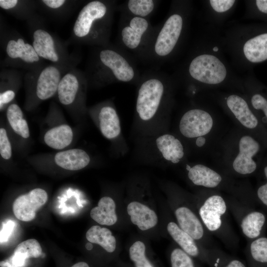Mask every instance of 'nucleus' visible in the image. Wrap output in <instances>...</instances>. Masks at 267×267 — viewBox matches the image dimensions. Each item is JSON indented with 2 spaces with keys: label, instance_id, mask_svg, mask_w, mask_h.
<instances>
[{
  "label": "nucleus",
  "instance_id": "c9c22d12",
  "mask_svg": "<svg viewBox=\"0 0 267 267\" xmlns=\"http://www.w3.org/2000/svg\"><path fill=\"white\" fill-rule=\"evenodd\" d=\"M0 154L5 160L9 159L12 155V148L6 130L0 129Z\"/></svg>",
  "mask_w": 267,
  "mask_h": 267
},
{
  "label": "nucleus",
  "instance_id": "f03ea898",
  "mask_svg": "<svg viewBox=\"0 0 267 267\" xmlns=\"http://www.w3.org/2000/svg\"><path fill=\"white\" fill-rule=\"evenodd\" d=\"M88 83H135L140 78L132 59L119 46H96L85 73Z\"/></svg>",
  "mask_w": 267,
  "mask_h": 267
},
{
  "label": "nucleus",
  "instance_id": "7ed1b4c3",
  "mask_svg": "<svg viewBox=\"0 0 267 267\" xmlns=\"http://www.w3.org/2000/svg\"><path fill=\"white\" fill-rule=\"evenodd\" d=\"M114 1L93 0L81 9L73 28V37L78 42L95 46L109 44L116 8Z\"/></svg>",
  "mask_w": 267,
  "mask_h": 267
},
{
  "label": "nucleus",
  "instance_id": "c85d7f7f",
  "mask_svg": "<svg viewBox=\"0 0 267 267\" xmlns=\"http://www.w3.org/2000/svg\"><path fill=\"white\" fill-rule=\"evenodd\" d=\"M8 122L14 132L24 138L30 136V131L27 121L23 118V112L18 105L11 104L6 109Z\"/></svg>",
  "mask_w": 267,
  "mask_h": 267
},
{
  "label": "nucleus",
  "instance_id": "0eeeda50",
  "mask_svg": "<svg viewBox=\"0 0 267 267\" xmlns=\"http://www.w3.org/2000/svg\"><path fill=\"white\" fill-rule=\"evenodd\" d=\"M154 29L149 19L122 13L118 35L119 47L136 53L141 57Z\"/></svg>",
  "mask_w": 267,
  "mask_h": 267
},
{
  "label": "nucleus",
  "instance_id": "5701e85b",
  "mask_svg": "<svg viewBox=\"0 0 267 267\" xmlns=\"http://www.w3.org/2000/svg\"><path fill=\"white\" fill-rule=\"evenodd\" d=\"M116 205L114 200L108 196L102 197L97 206L90 212L92 219L101 225H112L117 221Z\"/></svg>",
  "mask_w": 267,
  "mask_h": 267
},
{
  "label": "nucleus",
  "instance_id": "bb28decb",
  "mask_svg": "<svg viewBox=\"0 0 267 267\" xmlns=\"http://www.w3.org/2000/svg\"><path fill=\"white\" fill-rule=\"evenodd\" d=\"M159 1L154 0H129L121 6L122 13L149 19L157 8Z\"/></svg>",
  "mask_w": 267,
  "mask_h": 267
},
{
  "label": "nucleus",
  "instance_id": "a19ab883",
  "mask_svg": "<svg viewBox=\"0 0 267 267\" xmlns=\"http://www.w3.org/2000/svg\"><path fill=\"white\" fill-rule=\"evenodd\" d=\"M13 226V225L12 222L7 223L6 225L5 224V227L3 228L0 234L1 238L2 237V240L5 239L6 237H8L11 233Z\"/></svg>",
  "mask_w": 267,
  "mask_h": 267
},
{
  "label": "nucleus",
  "instance_id": "6ab92c4d",
  "mask_svg": "<svg viewBox=\"0 0 267 267\" xmlns=\"http://www.w3.org/2000/svg\"><path fill=\"white\" fill-rule=\"evenodd\" d=\"M54 160L59 167L69 171H78L87 167L90 163L89 155L85 150L75 148L57 152Z\"/></svg>",
  "mask_w": 267,
  "mask_h": 267
},
{
  "label": "nucleus",
  "instance_id": "f3484780",
  "mask_svg": "<svg viewBox=\"0 0 267 267\" xmlns=\"http://www.w3.org/2000/svg\"><path fill=\"white\" fill-rule=\"evenodd\" d=\"M239 149V153L233 162V170L242 175L253 173L257 165L252 157L259 149V143L250 136L245 135L240 139Z\"/></svg>",
  "mask_w": 267,
  "mask_h": 267
},
{
  "label": "nucleus",
  "instance_id": "72a5a7b5",
  "mask_svg": "<svg viewBox=\"0 0 267 267\" xmlns=\"http://www.w3.org/2000/svg\"><path fill=\"white\" fill-rule=\"evenodd\" d=\"M170 261L172 267H197L192 257L180 247L172 250Z\"/></svg>",
  "mask_w": 267,
  "mask_h": 267
},
{
  "label": "nucleus",
  "instance_id": "9d476101",
  "mask_svg": "<svg viewBox=\"0 0 267 267\" xmlns=\"http://www.w3.org/2000/svg\"><path fill=\"white\" fill-rule=\"evenodd\" d=\"M32 45L41 59L58 66H74L65 46L46 30L39 28L33 32Z\"/></svg>",
  "mask_w": 267,
  "mask_h": 267
},
{
  "label": "nucleus",
  "instance_id": "ea45409f",
  "mask_svg": "<svg viewBox=\"0 0 267 267\" xmlns=\"http://www.w3.org/2000/svg\"><path fill=\"white\" fill-rule=\"evenodd\" d=\"M264 172L267 179V166L265 168ZM257 194L259 200L267 206V182L258 188Z\"/></svg>",
  "mask_w": 267,
  "mask_h": 267
},
{
  "label": "nucleus",
  "instance_id": "58836bf2",
  "mask_svg": "<svg viewBox=\"0 0 267 267\" xmlns=\"http://www.w3.org/2000/svg\"><path fill=\"white\" fill-rule=\"evenodd\" d=\"M15 91L14 90H5L0 93V108L12 101L15 97Z\"/></svg>",
  "mask_w": 267,
  "mask_h": 267
},
{
  "label": "nucleus",
  "instance_id": "49530a36",
  "mask_svg": "<svg viewBox=\"0 0 267 267\" xmlns=\"http://www.w3.org/2000/svg\"><path fill=\"white\" fill-rule=\"evenodd\" d=\"M86 248L87 250H90L92 248V245L89 243H87L86 245Z\"/></svg>",
  "mask_w": 267,
  "mask_h": 267
},
{
  "label": "nucleus",
  "instance_id": "7c9ffc66",
  "mask_svg": "<svg viewBox=\"0 0 267 267\" xmlns=\"http://www.w3.org/2000/svg\"><path fill=\"white\" fill-rule=\"evenodd\" d=\"M0 7L19 17L30 18L35 7L34 2L18 0H0Z\"/></svg>",
  "mask_w": 267,
  "mask_h": 267
},
{
  "label": "nucleus",
  "instance_id": "1a4fd4ad",
  "mask_svg": "<svg viewBox=\"0 0 267 267\" xmlns=\"http://www.w3.org/2000/svg\"><path fill=\"white\" fill-rule=\"evenodd\" d=\"M74 66H61L50 64L30 71L25 75V81L34 88L38 100L50 98L57 93L60 81L64 75Z\"/></svg>",
  "mask_w": 267,
  "mask_h": 267
},
{
  "label": "nucleus",
  "instance_id": "6e6552de",
  "mask_svg": "<svg viewBox=\"0 0 267 267\" xmlns=\"http://www.w3.org/2000/svg\"><path fill=\"white\" fill-rule=\"evenodd\" d=\"M102 135L114 143L121 155L128 151V146L123 135L120 117L114 104L105 101L90 109Z\"/></svg>",
  "mask_w": 267,
  "mask_h": 267
},
{
  "label": "nucleus",
  "instance_id": "393cba45",
  "mask_svg": "<svg viewBox=\"0 0 267 267\" xmlns=\"http://www.w3.org/2000/svg\"><path fill=\"white\" fill-rule=\"evenodd\" d=\"M42 254V247L35 239H29L19 244L11 258L12 265L21 267L25 265L27 259L38 258Z\"/></svg>",
  "mask_w": 267,
  "mask_h": 267
},
{
  "label": "nucleus",
  "instance_id": "37998d69",
  "mask_svg": "<svg viewBox=\"0 0 267 267\" xmlns=\"http://www.w3.org/2000/svg\"><path fill=\"white\" fill-rule=\"evenodd\" d=\"M205 142L206 139L203 136H200L197 137L196 141V144L198 147L203 146L205 144Z\"/></svg>",
  "mask_w": 267,
  "mask_h": 267
},
{
  "label": "nucleus",
  "instance_id": "2eb2a0df",
  "mask_svg": "<svg viewBox=\"0 0 267 267\" xmlns=\"http://www.w3.org/2000/svg\"><path fill=\"white\" fill-rule=\"evenodd\" d=\"M213 121L207 112L198 109L188 110L181 117L179 130L182 135L195 138L207 134L213 126Z\"/></svg>",
  "mask_w": 267,
  "mask_h": 267
},
{
  "label": "nucleus",
  "instance_id": "4be33fe9",
  "mask_svg": "<svg viewBox=\"0 0 267 267\" xmlns=\"http://www.w3.org/2000/svg\"><path fill=\"white\" fill-rule=\"evenodd\" d=\"M226 103L228 108L242 125L249 129L256 127L258 124V120L242 97L236 95H230L227 98Z\"/></svg>",
  "mask_w": 267,
  "mask_h": 267
},
{
  "label": "nucleus",
  "instance_id": "4c0bfd02",
  "mask_svg": "<svg viewBox=\"0 0 267 267\" xmlns=\"http://www.w3.org/2000/svg\"><path fill=\"white\" fill-rule=\"evenodd\" d=\"M253 106L256 109L262 110L267 118V100L259 94H255L251 99Z\"/></svg>",
  "mask_w": 267,
  "mask_h": 267
},
{
  "label": "nucleus",
  "instance_id": "c756f323",
  "mask_svg": "<svg viewBox=\"0 0 267 267\" xmlns=\"http://www.w3.org/2000/svg\"><path fill=\"white\" fill-rule=\"evenodd\" d=\"M207 263L212 267H246L240 260L215 248H207Z\"/></svg>",
  "mask_w": 267,
  "mask_h": 267
},
{
  "label": "nucleus",
  "instance_id": "412c9836",
  "mask_svg": "<svg viewBox=\"0 0 267 267\" xmlns=\"http://www.w3.org/2000/svg\"><path fill=\"white\" fill-rule=\"evenodd\" d=\"M127 212L132 222L141 230L149 229L157 223L158 218L155 212L139 202H130L127 206Z\"/></svg>",
  "mask_w": 267,
  "mask_h": 267
},
{
  "label": "nucleus",
  "instance_id": "2f4dec72",
  "mask_svg": "<svg viewBox=\"0 0 267 267\" xmlns=\"http://www.w3.org/2000/svg\"><path fill=\"white\" fill-rule=\"evenodd\" d=\"M246 250L253 261L267 263V238L259 237L252 240L247 245Z\"/></svg>",
  "mask_w": 267,
  "mask_h": 267
},
{
  "label": "nucleus",
  "instance_id": "aec40b11",
  "mask_svg": "<svg viewBox=\"0 0 267 267\" xmlns=\"http://www.w3.org/2000/svg\"><path fill=\"white\" fill-rule=\"evenodd\" d=\"M189 179L195 185L207 188L222 186L223 178L218 172L202 164H197L187 171Z\"/></svg>",
  "mask_w": 267,
  "mask_h": 267
},
{
  "label": "nucleus",
  "instance_id": "39448f33",
  "mask_svg": "<svg viewBox=\"0 0 267 267\" xmlns=\"http://www.w3.org/2000/svg\"><path fill=\"white\" fill-rule=\"evenodd\" d=\"M138 138L137 152L146 162L178 164L184 156L181 142L171 134L164 132L151 136Z\"/></svg>",
  "mask_w": 267,
  "mask_h": 267
},
{
  "label": "nucleus",
  "instance_id": "a211bd4d",
  "mask_svg": "<svg viewBox=\"0 0 267 267\" xmlns=\"http://www.w3.org/2000/svg\"><path fill=\"white\" fill-rule=\"evenodd\" d=\"M167 230L175 242L187 254L192 257L198 258L204 262H207V248L183 230L178 223L173 221L169 222Z\"/></svg>",
  "mask_w": 267,
  "mask_h": 267
},
{
  "label": "nucleus",
  "instance_id": "f257e3e1",
  "mask_svg": "<svg viewBox=\"0 0 267 267\" xmlns=\"http://www.w3.org/2000/svg\"><path fill=\"white\" fill-rule=\"evenodd\" d=\"M167 96L166 81L162 74L149 73L138 82L134 127L138 137L164 133L163 123Z\"/></svg>",
  "mask_w": 267,
  "mask_h": 267
},
{
  "label": "nucleus",
  "instance_id": "ddd939ff",
  "mask_svg": "<svg viewBox=\"0 0 267 267\" xmlns=\"http://www.w3.org/2000/svg\"><path fill=\"white\" fill-rule=\"evenodd\" d=\"M85 73L73 67L62 76L58 85L57 94L63 105L71 106L77 101L84 99L88 85Z\"/></svg>",
  "mask_w": 267,
  "mask_h": 267
},
{
  "label": "nucleus",
  "instance_id": "9b49d317",
  "mask_svg": "<svg viewBox=\"0 0 267 267\" xmlns=\"http://www.w3.org/2000/svg\"><path fill=\"white\" fill-rule=\"evenodd\" d=\"M225 200L229 211L235 219L243 235L249 240L259 237L266 222L265 215L251 210L249 206L238 199Z\"/></svg>",
  "mask_w": 267,
  "mask_h": 267
},
{
  "label": "nucleus",
  "instance_id": "423d86ee",
  "mask_svg": "<svg viewBox=\"0 0 267 267\" xmlns=\"http://www.w3.org/2000/svg\"><path fill=\"white\" fill-rule=\"evenodd\" d=\"M183 18L178 13L170 15L164 23L154 28L141 57L158 61L168 56L177 45L181 33Z\"/></svg>",
  "mask_w": 267,
  "mask_h": 267
},
{
  "label": "nucleus",
  "instance_id": "e433bc0d",
  "mask_svg": "<svg viewBox=\"0 0 267 267\" xmlns=\"http://www.w3.org/2000/svg\"><path fill=\"white\" fill-rule=\"evenodd\" d=\"M234 0H210L212 8L217 12H223L230 9L234 3Z\"/></svg>",
  "mask_w": 267,
  "mask_h": 267
},
{
  "label": "nucleus",
  "instance_id": "f8f14e48",
  "mask_svg": "<svg viewBox=\"0 0 267 267\" xmlns=\"http://www.w3.org/2000/svg\"><path fill=\"white\" fill-rule=\"evenodd\" d=\"M6 61L7 64L28 68L30 71L42 67V59L32 44L18 35H11L5 44Z\"/></svg>",
  "mask_w": 267,
  "mask_h": 267
},
{
  "label": "nucleus",
  "instance_id": "4468645a",
  "mask_svg": "<svg viewBox=\"0 0 267 267\" xmlns=\"http://www.w3.org/2000/svg\"><path fill=\"white\" fill-rule=\"evenodd\" d=\"M190 76L194 79L208 84H217L224 80L226 75L223 64L216 56L202 54L191 62Z\"/></svg>",
  "mask_w": 267,
  "mask_h": 267
},
{
  "label": "nucleus",
  "instance_id": "cd10ccee",
  "mask_svg": "<svg viewBox=\"0 0 267 267\" xmlns=\"http://www.w3.org/2000/svg\"><path fill=\"white\" fill-rule=\"evenodd\" d=\"M86 236L89 242L99 245L108 252H113L116 249V239L107 228L92 226L87 231Z\"/></svg>",
  "mask_w": 267,
  "mask_h": 267
},
{
  "label": "nucleus",
  "instance_id": "a878e982",
  "mask_svg": "<svg viewBox=\"0 0 267 267\" xmlns=\"http://www.w3.org/2000/svg\"><path fill=\"white\" fill-rule=\"evenodd\" d=\"M243 51L247 59L251 62H261L267 59V33L260 35L246 42Z\"/></svg>",
  "mask_w": 267,
  "mask_h": 267
},
{
  "label": "nucleus",
  "instance_id": "b1692460",
  "mask_svg": "<svg viewBox=\"0 0 267 267\" xmlns=\"http://www.w3.org/2000/svg\"><path fill=\"white\" fill-rule=\"evenodd\" d=\"M73 133L71 128L66 124L55 126L48 130L44 139L45 144L54 149H62L72 141Z\"/></svg>",
  "mask_w": 267,
  "mask_h": 267
},
{
  "label": "nucleus",
  "instance_id": "79ce46f5",
  "mask_svg": "<svg viewBox=\"0 0 267 267\" xmlns=\"http://www.w3.org/2000/svg\"><path fill=\"white\" fill-rule=\"evenodd\" d=\"M256 4L260 11L267 13V0H257Z\"/></svg>",
  "mask_w": 267,
  "mask_h": 267
},
{
  "label": "nucleus",
  "instance_id": "20e7f679",
  "mask_svg": "<svg viewBox=\"0 0 267 267\" xmlns=\"http://www.w3.org/2000/svg\"><path fill=\"white\" fill-rule=\"evenodd\" d=\"M195 202L199 217L209 233L217 237L227 248L236 249L239 238L228 220L226 200L217 193L204 192Z\"/></svg>",
  "mask_w": 267,
  "mask_h": 267
},
{
  "label": "nucleus",
  "instance_id": "473e14b6",
  "mask_svg": "<svg viewBox=\"0 0 267 267\" xmlns=\"http://www.w3.org/2000/svg\"><path fill=\"white\" fill-rule=\"evenodd\" d=\"M145 246L140 241H135L129 249L131 260L135 267H153L145 256Z\"/></svg>",
  "mask_w": 267,
  "mask_h": 267
},
{
  "label": "nucleus",
  "instance_id": "dca6fc26",
  "mask_svg": "<svg viewBox=\"0 0 267 267\" xmlns=\"http://www.w3.org/2000/svg\"><path fill=\"white\" fill-rule=\"evenodd\" d=\"M47 198V194L44 190L40 188L33 189L14 200V215L20 221H31L35 218L36 211L46 202Z\"/></svg>",
  "mask_w": 267,
  "mask_h": 267
},
{
  "label": "nucleus",
  "instance_id": "c03bdc74",
  "mask_svg": "<svg viewBox=\"0 0 267 267\" xmlns=\"http://www.w3.org/2000/svg\"><path fill=\"white\" fill-rule=\"evenodd\" d=\"M0 266L1 267H17L7 261H1L0 262Z\"/></svg>",
  "mask_w": 267,
  "mask_h": 267
},
{
  "label": "nucleus",
  "instance_id": "f704fd0d",
  "mask_svg": "<svg viewBox=\"0 0 267 267\" xmlns=\"http://www.w3.org/2000/svg\"><path fill=\"white\" fill-rule=\"evenodd\" d=\"M40 3L51 12L60 13L69 7L70 1L65 0H42Z\"/></svg>",
  "mask_w": 267,
  "mask_h": 267
},
{
  "label": "nucleus",
  "instance_id": "a18cd8bd",
  "mask_svg": "<svg viewBox=\"0 0 267 267\" xmlns=\"http://www.w3.org/2000/svg\"><path fill=\"white\" fill-rule=\"evenodd\" d=\"M71 267H89V266L86 263L80 262L74 264Z\"/></svg>",
  "mask_w": 267,
  "mask_h": 267
},
{
  "label": "nucleus",
  "instance_id": "de8ad7c7",
  "mask_svg": "<svg viewBox=\"0 0 267 267\" xmlns=\"http://www.w3.org/2000/svg\"><path fill=\"white\" fill-rule=\"evenodd\" d=\"M218 49H218V48L217 46H215V47H214L213 48V50H214V51H218Z\"/></svg>",
  "mask_w": 267,
  "mask_h": 267
}]
</instances>
